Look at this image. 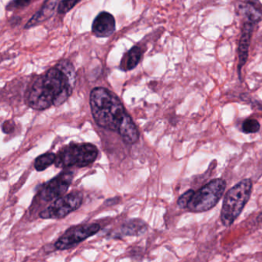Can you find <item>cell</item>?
<instances>
[{
	"label": "cell",
	"mask_w": 262,
	"mask_h": 262,
	"mask_svg": "<svg viewBox=\"0 0 262 262\" xmlns=\"http://www.w3.org/2000/svg\"><path fill=\"white\" fill-rule=\"evenodd\" d=\"M76 72L71 62L62 60L33 82L27 96L29 106L38 111L59 106L71 96Z\"/></svg>",
	"instance_id": "obj_1"
},
{
	"label": "cell",
	"mask_w": 262,
	"mask_h": 262,
	"mask_svg": "<svg viewBox=\"0 0 262 262\" xmlns=\"http://www.w3.org/2000/svg\"><path fill=\"white\" fill-rule=\"evenodd\" d=\"M90 102L93 119L99 126L118 132L127 143L139 141L136 124L114 93L103 87H97L92 90Z\"/></svg>",
	"instance_id": "obj_2"
},
{
	"label": "cell",
	"mask_w": 262,
	"mask_h": 262,
	"mask_svg": "<svg viewBox=\"0 0 262 262\" xmlns=\"http://www.w3.org/2000/svg\"><path fill=\"white\" fill-rule=\"evenodd\" d=\"M252 188V181L246 179L227 191L221 211V221L223 225L231 226L238 217L249 201Z\"/></svg>",
	"instance_id": "obj_3"
},
{
	"label": "cell",
	"mask_w": 262,
	"mask_h": 262,
	"mask_svg": "<svg viewBox=\"0 0 262 262\" xmlns=\"http://www.w3.org/2000/svg\"><path fill=\"white\" fill-rule=\"evenodd\" d=\"M99 150L93 144H70L66 145L56 155L55 165L57 168H83L97 159Z\"/></svg>",
	"instance_id": "obj_4"
},
{
	"label": "cell",
	"mask_w": 262,
	"mask_h": 262,
	"mask_svg": "<svg viewBox=\"0 0 262 262\" xmlns=\"http://www.w3.org/2000/svg\"><path fill=\"white\" fill-rule=\"evenodd\" d=\"M226 182L222 179H214L194 191L187 208L194 213H202L214 208L223 196Z\"/></svg>",
	"instance_id": "obj_5"
},
{
	"label": "cell",
	"mask_w": 262,
	"mask_h": 262,
	"mask_svg": "<svg viewBox=\"0 0 262 262\" xmlns=\"http://www.w3.org/2000/svg\"><path fill=\"white\" fill-rule=\"evenodd\" d=\"M83 195L79 191H73L56 199L48 208L41 211L42 219H61L80 208Z\"/></svg>",
	"instance_id": "obj_6"
},
{
	"label": "cell",
	"mask_w": 262,
	"mask_h": 262,
	"mask_svg": "<svg viewBox=\"0 0 262 262\" xmlns=\"http://www.w3.org/2000/svg\"><path fill=\"white\" fill-rule=\"evenodd\" d=\"M100 228V225L96 223L72 227L56 241L55 247L61 251L70 249L96 234Z\"/></svg>",
	"instance_id": "obj_7"
},
{
	"label": "cell",
	"mask_w": 262,
	"mask_h": 262,
	"mask_svg": "<svg viewBox=\"0 0 262 262\" xmlns=\"http://www.w3.org/2000/svg\"><path fill=\"white\" fill-rule=\"evenodd\" d=\"M73 177L74 174L73 171H66L53 178L42 187L39 193L40 199L48 202L62 197L68 191Z\"/></svg>",
	"instance_id": "obj_8"
},
{
	"label": "cell",
	"mask_w": 262,
	"mask_h": 262,
	"mask_svg": "<svg viewBox=\"0 0 262 262\" xmlns=\"http://www.w3.org/2000/svg\"><path fill=\"white\" fill-rule=\"evenodd\" d=\"M116 30V19L111 13L102 12L93 21L92 32L96 37L107 38Z\"/></svg>",
	"instance_id": "obj_9"
},
{
	"label": "cell",
	"mask_w": 262,
	"mask_h": 262,
	"mask_svg": "<svg viewBox=\"0 0 262 262\" xmlns=\"http://www.w3.org/2000/svg\"><path fill=\"white\" fill-rule=\"evenodd\" d=\"M254 24L251 22H247L244 24L243 30H242V36L239 41L238 50V69L239 74H241V70L246 63L248 57V50H249L250 41L252 36Z\"/></svg>",
	"instance_id": "obj_10"
},
{
	"label": "cell",
	"mask_w": 262,
	"mask_h": 262,
	"mask_svg": "<svg viewBox=\"0 0 262 262\" xmlns=\"http://www.w3.org/2000/svg\"><path fill=\"white\" fill-rule=\"evenodd\" d=\"M58 0H46L40 10L28 21L26 25V30L33 28L52 17L56 11Z\"/></svg>",
	"instance_id": "obj_11"
},
{
	"label": "cell",
	"mask_w": 262,
	"mask_h": 262,
	"mask_svg": "<svg viewBox=\"0 0 262 262\" xmlns=\"http://www.w3.org/2000/svg\"><path fill=\"white\" fill-rule=\"evenodd\" d=\"M142 59V50L140 47H133L121 61L120 68L124 71L133 70L137 67Z\"/></svg>",
	"instance_id": "obj_12"
},
{
	"label": "cell",
	"mask_w": 262,
	"mask_h": 262,
	"mask_svg": "<svg viewBox=\"0 0 262 262\" xmlns=\"http://www.w3.org/2000/svg\"><path fill=\"white\" fill-rule=\"evenodd\" d=\"M147 229V225L143 221L139 219L128 221L122 225L121 233L123 235L137 236L143 234Z\"/></svg>",
	"instance_id": "obj_13"
},
{
	"label": "cell",
	"mask_w": 262,
	"mask_h": 262,
	"mask_svg": "<svg viewBox=\"0 0 262 262\" xmlns=\"http://www.w3.org/2000/svg\"><path fill=\"white\" fill-rule=\"evenodd\" d=\"M237 10L241 14L243 15L245 17L248 18V22H258L261 18V13L259 12L253 4L249 3H239L237 7Z\"/></svg>",
	"instance_id": "obj_14"
},
{
	"label": "cell",
	"mask_w": 262,
	"mask_h": 262,
	"mask_svg": "<svg viewBox=\"0 0 262 262\" xmlns=\"http://www.w3.org/2000/svg\"><path fill=\"white\" fill-rule=\"evenodd\" d=\"M56 155L54 153L47 152L41 155L35 161L34 167L36 171H42L51 166L56 161Z\"/></svg>",
	"instance_id": "obj_15"
},
{
	"label": "cell",
	"mask_w": 262,
	"mask_h": 262,
	"mask_svg": "<svg viewBox=\"0 0 262 262\" xmlns=\"http://www.w3.org/2000/svg\"><path fill=\"white\" fill-rule=\"evenodd\" d=\"M260 125L258 121L254 119H247L242 123V131L245 134H252L259 132Z\"/></svg>",
	"instance_id": "obj_16"
},
{
	"label": "cell",
	"mask_w": 262,
	"mask_h": 262,
	"mask_svg": "<svg viewBox=\"0 0 262 262\" xmlns=\"http://www.w3.org/2000/svg\"><path fill=\"white\" fill-rule=\"evenodd\" d=\"M79 2L81 0H62L58 6V13L66 14L73 10Z\"/></svg>",
	"instance_id": "obj_17"
},
{
	"label": "cell",
	"mask_w": 262,
	"mask_h": 262,
	"mask_svg": "<svg viewBox=\"0 0 262 262\" xmlns=\"http://www.w3.org/2000/svg\"><path fill=\"white\" fill-rule=\"evenodd\" d=\"M194 191L193 189L188 190L185 191L182 196L179 198L178 199L177 204L181 208H187L188 203L191 201V198H192L193 194H194Z\"/></svg>",
	"instance_id": "obj_18"
},
{
	"label": "cell",
	"mask_w": 262,
	"mask_h": 262,
	"mask_svg": "<svg viewBox=\"0 0 262 262\" xmlns=\"http://www.w3.org/2000/svg\"><path fill=\"white\" fill-rule=\"evenodd\" d=\"M31 3V0H12L7 7V10H16L27 7Z\"/></svg>",
	"instance_id": "obj_19"
},
{
	"label": "cell",
	"mask_w": 262,
	"mask_h": 262,
	"mask_svg": "<svg viewBox=\"0 0 262 262\" xmlns=\"http://www.w3.org/2000/svg\"><path fill=\"white\" fill-rule=\"evenodd\" d=\"M245 1H246L247 3H249V4H255L256 3L258 2V0H245Z\"/></svg>",
	"instance_id": "obj_20"
}]
</instances>
